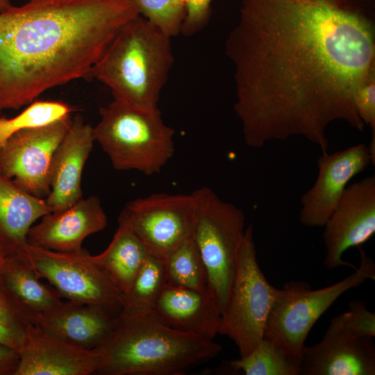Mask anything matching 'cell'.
I'll use <instances>...</instances> for the list:
<instances>
[{
	"mask_svg": "<svg viewBox=\"0 0 375 375\" xmlns=\"http://www.w3.org/2000/svg\"><path fill=\"white\" fill-rule=\"evenodd\" d=\"M373 338L346 328L335 317L319 342L305 346L299 375H374Z\"/></svg>",
	"mask_w": 375,
	"mask_h": 375,
	"instance_id": "obj_14",
	"label": "cell"
},
{
	"mask_svg": "<svg viewBox=\"0 0 375 375\" xmlns=\"http://www.w3.org/2000/svg\"><path fill=\"white\" fill-rule=\"evenodd\" d=\"M228 367L245 375L300 374V362L288 358L265 338L246 356L230 360Z\"/></svg>",
	"mask_w": 375,
	"mask_h": 375,
	"instance_id": "obj_25",
	"label": "cell"
},
{
	"mask_svg": "<svg viewBox=\"0 0 375 375\" xmlns=\"http://www.w3.org/2000/svg\"><path fill=\"white\" fill-rule=\"evenodd\" d=\"M51 212L45 199L26 192L0 173V249L4 256L15 255L27 242L33 223Z\"/></svg>",
	"mask_w": 375,
	"mask_h": 375,
	"instance_id": "obj_20",
	"label": "cell"
},
{
	"mask_svg": "<svg viewBox=\"0 0 375 375\" xmlns=\"http://www.w3.org/2000/svg\"><path fill=\"white\" fill-rule=\"evenodd\" d=\"M324 266L356 267L342 259L351 247L362 246L375 233V175L348 185L324 226Z\"/></svg>",
	"mask_w": 375,
	"mask_h": 375,
	"instance_id": "obj_12",
	"label": "cell"
},
{
	"mask_svg": "<svg viewBox=\"0 0 375 375\" xmlns=\"http://www.w3.org/2000/svg\"><path fill=\"white\" fill-rule=\"evenodd\" d=\"M173 63L171 38L139 15L119 28L86 79L105 84L115 100L155 110Z\"/></svg>",
	"mask_w": 375,
	"mask_h": 375,
	"instance_id": "obj_4",
	"label": "cell"
},
{
	"mask_svg": "<svg viewBox=\"0 0 375 375\" xmlns=\"http://www.w3.org/2000/svg\"><path fill=\"white\" fill-rule=\"evenodd\" d=\"M12 256L29 265L62 298L97 306L111 314L115 309L120 312L122 292L85 249L59 252L26 242Z\"/></svg>",
	"mask_w": 375,
	"mask_h": 375,
	"instance_id": "obj_9",
	"label": "cell"
},
{
	"mask_svg": "<svg viewBox=\"0 0 375 375\" xmlns=\"http://www.w3.org/2000/svg\"><path fill=\"white\" fill-rule=\"evenodd\" d=\"M194 215L192 194L158 193L128 202L118 222L135 234L149 255L162 260L192 236Z\"/></svg>",
	"mask_w": 375,
	"mask_h": 375,
	"instance_id": "obj_10",
	"label": "cell"
},
{
	"mask_svg": "<svg viewBox=\"0 0 375 375\" xmlns=\"http://www.w3.org/2000/svg\"><path fill=\"white\" fill-rule=\"evenodd\" d=\"M72 111L63 102L36 101L14 117H0V147L16 133L50 124L70 116Z\"/></svg>",
	"mask_w": 375,
	"mask_h": 375,
	"instance_id": "obj_27",
	"label": "cell"
},
{
	"mask_svg": "<svg viewBox=\"0 0 375 375\" xmlns=\"http://www.w3.org/2000/svg\"><path fill=\"white\" fill-rule=\"evenodd\" d=\"M99 113L94 139L115 169L152 176L173 156L175 131L164 123L158 108L144 109L114 99Z\"/></svg>",
	"mask_w": 375,
	"mask_h": 375,
	"instance_id": "obj_5",
	"label": "cell"
},
{
	"mask_svg": "<svg viewBox=\"0 0 375 375\" xmlns=\"http://www.w3.org/2000/svg\"><path fill=\"white\" fill-rule=\"evenodd\" d=\"M19 360L18 351L0 344V375H14Z\"/></svg>",
	"mask_w": 375,
	"mask_h": 375,
	"instance_id": "obj_32",
	"label": "cell"
},
{
	"mask_svg": "<svg viewBox=\"0 0 375 375\" xmlns=\"http://www.w3.org/2000/svg\"><path fill=\"white\" fill-rule=\"evenodd\" d=\"M94 142L93 127L76 116L51 162V190L45 200L52 212L65 210L83 198L82 172Z\"/></svg>",
	"mask_w": 375,
	"mask_h": 375,
	"instance_id": "obj_16",
	"label": "cell"
},
{
	"mask_svg": "<svg viewBox=\"0 0 375 375\" xmlns=\"http://www.w3.org/2000/svg\"><path fill=\"white\" fill-rule=\"evenodd\" d=\"M167 283L190 289H209L205 264L192 236L162 259Z\"/></svg>",
	"mask_w": 375,
	"mask_h": 375,
	"instance_id": "obj_24",
	"label": "cell"
},
{
	"mask_svg": "<svg viewBox=\"0 0 375 375\" xmlns=\"http://www.w3.org/2000/svg\"><path fill=\"white\" fill-rule=\"evenodd\" d=\"M13 6L9 0H0V12L10 9Z\"/></svg>",
	"mask_w": 375,
	"mask_h": 375,
	"instance_id": "obj_33",
	"label": "cell"
},
{
	"mask_svg": "<svg viewBox=\"0 0 375 375\" xmlns=\"http://www.w3.org/2000/svg\"><path fill=\"white\" fill-rule=\"evenodd\" d=\"M19 354L14 375H90L97 373L100 362L97 349L72 345L35 325Z\"/></svg>",
	"mask_w": 375,
	"mask_h": 375,
	"instance_id": "obj_17",
	"label": "cell"
},
{
	"mask_svg": "<svg viewBox=\"0 0 375 375\" xmlns=\"http://www.w3.org/2000/svg\"><path fill=\"white\" fill-rule=\"evenodd\" d=\"M0 278L9 292L34 316L62 301L50 284L42 283L33 269L16 256H3Z\"/></svg>",
	"mask_w": 375,
	"mask_h": 375,
	"instance_id": "obj_22",
	"label": "cell"
},
{
	"mask_svg": "<svg viewBox=\"0 0 375 375\" xmlns=\"http://www.w3.org/2000/svg\"><path fill=\"white\" fill-rule=\"evenodd\" d=\"M72 120L69 116L12 135L0 147V173L26 192L42 199L47 197L51 190L53 156Z\"/></svg>",
	"mask_w": 375,
	"mask_h": 375,
	"instance_id": "obj_11",
	"label": "cell"
},
{
	"mask_svg": "<svg viewBox=\"0 0 375 375\" xmlns=\"http://www.w3.org/2000/svg\"><path fill=\"white\" fill-rule=\"evenodd\" d=\"M106 214L97 196L82 198L69 208L51 212L32 226L27 242L33 245L59 252H77L83 249L84 240L103 230Z\"/></svg>",
	"mask_w": 375,
	"mask_h": 375,
	"instance_id": "obj_15",
	"label": "cell"
},
{
	"mask_svg": "<svg viewBox=\"0 0 375 375\" xmlns=\"http://www.w3.org/2000/svg\"><path fill=\"white\" fill-rule=\"evenodd\" d=\"M336 317L346 328L359 335L375 336V313L367 308L364 301H351L349 310Z\"/></svg>",
	"mask_w": 375,
	"mask_h": 375,
	"instance_id": "obj_29",
	"label": "cell"
},
{
	"mask_svg": "<svg viewBox=\"0 0 375 375\" xmlns=\"http://www.w3.org/2000/svg\"><path fill=\"white\" fill-rule=\"evenodd\" d=\"M167 284L162 260L149 255L129 288L122 293L119 315L137 317L151 313Z\"/></svg>",
	"mask_w": 375,
	"mask_h": 375,
	"instance_id": "obj_23",
	"label": "cell"
},
{
	"mask_svg": "<svg viewBox=\"0 0 375 375\" xmlns=\"http://www.w3.org/2000/svg\"><path fill=\"white\" fill-rule=\"evenodd\" d=\"M278 291L268 282L258 265L250 224L238 252L219 331L235 343L240 357L248 354L264 338L267 319Z\"/></svg>",
	"mask_w": 375,
	"mask_h": 375,
	"instance_id": "obj_8",
	"label": "cell"
},
{
	"mask_svg": "<svg viewBox=\"0 0 375 375\" xmlns=\"http://www.w3.org/2000/svg\"><path fill=\"white\" fill-rule=\"evenodd\" d=\"M116 318L101 307L67 300L35 315L33 324L42 332L69 344L96 349L113 331Z\"/></svg>",
	"mask_w": 375,
	"mask_h": 375,
	"instance_id": "obj_18",
	"label": "cell"
},
{
	"mask_svg": "<svg viewBox=\"0 0 375 375\" xmlns=\"http://www.w3.org/2000/svg\"><path fill=\"white\" fill-rule=\"evenodd\" d=\"M355 105L365 125H369L372 133H375V74L372 75L358 90Z\"/></svg>",
	"mask_w": 375,
	"mask_h": 375,
	"instance_id": "obj_31",
	"label": "cell"
},
{
	"mask_svg": "<svg viewBox=\"0 0 375 375\" xmlns=\"http://www.w3.org/2000/svg\"><path fill=\"white\" fill-rule=\"evenodd\" d=\"M167 326L213 340L219 333L222 312L210 289L198 290L167 284L152 312Z\"/></svg>",
	"mask_w": 375,
	"mask_h": 375,
	"instance_id": "obj_19",
	"label": "cell"
},
{
	"mask_svg": "<svg viewBox=\"0 0 375 375\" xmlns=\"http://www.w3.org/2000/svg\"><path fill=\"white\" fill-rule=\"evenodd\" d=\"M312 186L301 197L300 222L308 227L324 226L350 181L364 172L372 158L368 146L359 143L334 153H322Z\"/></svg>",
	"mask_w": 375,
	"mask_h": 375,
	"instance_id": "obj_13",
	"label": "cell"
},
{
	"mask_svg": "<svg viewBox=\"0 0 375 375\" xmlns=\"http://www.w3.org/2000/svg\"><path fill=\"white\" fill-rule=\"evenodd\" d=\"M360 265L354 272L328 287L312 290L303 281H290L278 289L269 311L264 338L290 359L301 362L307 336L315 322L347 291L375 279V265L362 246Z\"/></svg>",
	"mask_w": 375,
	"mask_h": 375,
	"instance_id": "obj_6",
	"label": "cell"
},
{
	"mask_svg": "<svg viewBox=\"0 0 375 375\" xmlns=\"http://www.w3.org/2000/svg\"><path fill=\"white\" fill-rule=\"evenodd\" d=\"M99 375H178L222 351L213 340L175 330L153 313L118 315L108 338L96 349Z\"/></svg>",
	"mask_w": 375,
	"mask_h": 375,
	"instance_id": "obj_3",
	"label": "cell"
},
{
	"mask_svg": "<svg viewBox=\"0 0 375 375\" xmlns=\"http://www.w3.org/2000/svg\"><path fill=\"white\" fill-rule=\"evenodd\" d=\"M191 194L195 201L192 238L207 270L209 289L222 315L246 230L245 215L210 188L202 187Z\"/></svg>",
	"mask_w": 375,
	"mask_h": 375,
	"instance_id": "obj_7",
	"label": "cell"
},
{
	"mask_svg": "<svg viewBox=\"0 0 375 375\" xmlns=\"http://www.w3.org/2000/svg\"><path fill=\"white\" fill-rule=\"evenodd\" d=\"M149 255L135 234L125 224L118 222L117 229L108 247L93 258L124 293Z\"/></svg>",
	"mask_w": 375,
	"mask_h": 375,
	"instance_id": "obj_21",
	"label": "cell"
},
{
	"mask_svg": "<svg viewBox=\"0 0 375 375\" xmlns=\"http://www.w3.org/2000/svg\"><path fill=\"white\" fill-rule=\"evenodd\" d=\"M3 256H4V254L3 253V252L0 249V265H1V259H2Z\"/></svg>",
	"mask_w": 375,
	"mask_h": 375,
	"instance_id": "obj_34",
	"label": "cell"
},
{
	"mask_svg": "<svg viewBox=\"0 0 375 375\" xmlns=\"http://www.w3.org/2000/svg\"><path fill=\"white\" fill-rule=\"evenodd\" d=\"M139 15L171 38L181 33L185 17V0H129Z\"/></svg>",
	"mask_w": 375,
	"mask_h": 375,
	"instance_id": "obj_28",
	"label": "cell"
},
{
	"mask_svg": "<svg viewBox=\"0 0 375 375\" xmlns=\"http://www.w3.org/2000/svg\"><path fill=\"white\" fill-rule=\"evenodd\" d=\"M33 317L0 278V344L19 353L34 325Z\"/></svg>",
	"mask_w": 375,
	"mask_h": 375,
	"instance_id": "obj_26",
	"label": "cell"
},
{
	"mask_svg": "<svg viewBox=\"0 0 375 375\" xmlns=\"http://www.w3.org/2000/svg\"><path fill=\"white\" fill-rule=\"evenodd\" d=\"M212 0H185V17L181 33L193 35L201 31L207 24L210 15Z\"/></svg>",
	"mask_w": 375,
	"mask_h": 375,
	"instance_id": "obj_30",
	"label": "cell"
},
{
	"mask_svg": "<svg viewBox=\"0 0 375 375\" xmlns=\"http://www.w3.org/2000/svg\"><path fill=\"white\" fill-rule=\"evenodd\" d=\"M244 142L301 136L328 152V126L362 131L355 105L375 74L372 20L352 0H242L226 42Z\"/></svg>",
	"mask_w": 375,
	"mask_h": 375,
	"instance_id": "obj_1",
	"label": "cell"
},
{
	"mask_svg": "<svg viewBox=\"0 0 375 375\" xmlns=\"http://www.w3.org/2000/svg\"><path fill=\"white\" fill-rule=\"evenodd\" d=\"M138 15L129 0H29L0 12V111L86 79L119 28Z\"/></svg>",
	"mask_w": 375,
	"mask_h": 375,
	"instance_id": "obj_2",
	"label": "cell"
}]
</instances>
